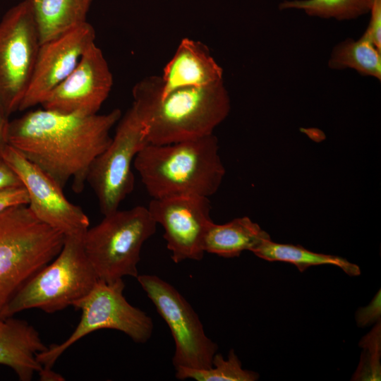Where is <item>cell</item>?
<instances>
[{
  "label": "cell",
  "mask_w": 381,
  "mask_h": 381,
  "mask_svg": "<svg viewBox=\"0 0 381 381\" xmlns=\"http://www.w3.org/2000/svg\"><path fill=\"white\" fill-rule=\"evenodd\" d=\"M121 117L119 109L87 116L43 108L29 111L9 122L8 143L61 188L73 180V190L80 193L92 163L109 145L110 131Z\"/></svg>",
  "instance_id": "1"
},
{
  "label": "cell",
  "mask_w": 381,
  "mask_h": 381,
  "mask_svg": "<svg viewBox=\"0 0 381 381\" xmlns=\"http://www.w3.org/2000/svg\"><path fill=\"white\" fill-rule=\"evenodd\" d=\"M160 76H149L133 88V106L142 119L148 143L169 144L204 138L229 115L231 100L221 80L161 94Z\"/></svg>",
  "instance_id": "2"
},
{
  "label": "cell",
  "mask_w": 381,
  "mask_h": 381,
  "mask_svg": "<svg viewBox=\"0 0 381 381\" xmlns=\"http://www.w3.org/2000/svg\"><path fill=\"white\" fill-rule=\"evenodd\" d=\"M133 167L152 198H210L217 192L226 174L214 134L169 144L148 143L137 154Z\"/></svg>",
  "instance_id": "3"
},
{
  "label": "cell",
  "mask_w": 381,
  "mask_h": 381,
  "mask_svg": "<svg viewBox=\"0 0 381 381\" xmlns=\"http://www.w3.org/2000/svg\"><path fill=\"white\" fill-rule=\"evenodd\" d=\"M64 235L39 220L28 205L0 213V318L16 293L60 252Z\"/></svg>",
  "instance_id": "4"
},
{
  "label": "cell",
  "mask_w": 381,
  "mask_h": 381,
  "mask_svg": "<svg viewBox=\"0 0 381 381\" xmlns=\"http://www.w3.org/2000/svg\"><path fill=\"white\" fill-rule=\"evenodd\" d=\"M123 279L113 282L98 280L92 289L73 307L81 311L80 320L71 336L59 344H52L37 355L42 366V380H59L61 376L52 367L71 346L92 332L111 329L128 335L133 341L143 344L153 332L152 318L130 304L123 296Z\"/></svg>",
  "instance_id": "5"
},
{
  "label": "cell",
  "mask_w": 381,
  "mask_h": 381,
  "mask_svg": "<svg viewBox=\"0 0 381 381\" xmlns=\"http://www.w3.org/2000/svg\"><path fill=\"white\" fill-rule=\"evenodd\" d=\"M83 235L65 236L56 257L12 298L5 318L31 308L48 313L60 311L73 306L92 289L99 279L85 253Z\"/></svg>",
  "instance_id": "6"
},
{
  "label": "cell",
  "mask_w": 381,
  "mask_h": 381,
  "mask_svg": "<svg viewBox=\"0 0 381 381\" xmlns=\"http://www.w3.org/2000/svg\"><path fill=\"white\" fill-rule=\"evenodd\" d=\"M156 228L143 206L118 209L88 228L83 236V248L98 279L113 282L126 276L136 278L142 247Z\"/></svg>",
  "instance_id": "7"
},
{
  "label": "cell",
  "mask_w": 381,
  "mask_h": 381,
  "mask_svg": "<svg viewBox=\"0 0 381 381\" xmlns=\"http://www.w3.org/2000/svg\"><path fill=\"white\" fill-rule=\"evenodd\" d=\"M146 127L131 107L121 116L108 147L93 161L87 176L104 215L119 209L133 191L132 166L137 154L148 144Z\"/></svg>",
  "instance_id": "8"
},
{
  "label": "cell",
  "mask_w": 381,
  "mask_h": 381,
  "mask_svg": "<svg viewBox=\"0 0 381 381\" xmlns=\"http://www.w3.org/2000/svg\"><path fill=\"white\" fill-rule=\"evenodd\" d=\"M41 45L28 0L10 8L0 22V100L10 116L18 111Z\"/></svg>",
  "instance_id": "9"
},
{
  "label": "cell",
  "mask_w": 381,
  "mask_h": 381,
  "mask_svg": "<svg viewBox=\"0 0 381 381\" xmlns=\"http://www.w3.org/2000/svg\"><path fill=\"white\" fill-rule=\"evenodd\" d=\"M169 327L175 344L174 368H208L218 346L210 339L190 304L169 283L153 274L136 277Z\"/></svg>",
  "instance_id": "10"
},
{
  "label": "cell",
  "mask_w": 381,
  "mask_h": 381,
  "mask_svg": "<svg viewBox=\"0 0 381 381\" xmlns=\"http://www.w3.org/2000/svg\"><path fill=\"white\" fill-rule=\"evenodd\" d=\"M1 156L19 177L28 195V206L39 220L64 236L85 234L90 225L88 217L66 199L63 188L51 177L10 145Z\"/></svg>",
  "instance_id": "11"
},
{
  "label": "cell",
  "mask_w": 381,
  "mask_h": 381,
  "mask_svg": "<svg viewBox=\"0 0 381 381\" xmlns=\"http://www.w3.org/2000/svg\"><path fill=\"white\" fill-rule=\"evenodd\" d=\"M147 209L156 224L163 227L167 248L175 263L203 258L204 238L212 222L209 198L175 195L152 198Z\"/></svg>",
  "instance_id": "12"
},
{
  "label": "cell",
  "mask_w": 381,
  "mask_h": 381,
  "mask_svg": "<svg viewBox=\"0 0 381 381\" xmlns=\"http://www.w3.org/2000/svg\"><path fill=\"white\" fill-rule=\"evenodd\" d=\"M113 76L95 43L85 52L73 71L40 104L43 109L83 116L97 114L108 97Z\"/></svg>",
  "instance_id": "13"
},
{
  "label": "cell",
  "mask_w": 381,
  "mask_h": 381,
  "mask_svg": "<svg viewBox=\"0 0 381 381\" xmlns=\"http://www.w3.org/2000/svg\"><path fill=\"white\" fill-rule=\"evenodd\" d=\"M95 40V30L87 22L41 44L30 82L18 111L40 104L73 71Z\"/></svg>",
  "instance_id": "14"
},
{
  "label": "cell",
  "mask_w": 381,
  "mask_h": 381,
  "mask_svg": "<svg viewBox=\"0 0 381 381\" xmlns=\"http://www.w3.org/2000/svg\"><path fill=\"white\" fill-rule=\"evenodd\" d=\"M162 81V95L174 90L210 85L223 80V69L200 42L183 38L167 64Z\"/></svg>",
  "instance_id": "15"
},
{
  "label": "cell",
  "mask_w": 381,
  "mask_h": 381,
  "mask_svg": "<svg viewBox=\"0 0 381 381\" xmlns=\"http://www.w3.org/2000/svg\"><path fill=\"white\" fill-rule=\"evenodd\" d=\"M37 329L25 320L0 318V364L11 368L21 381L42 371L37 355L46 350Z\"/></svg>",
  "instance_id": "16"
},
{
  "label": "cell",
  "mask_w": 381,
  "mask_h": 381,
  "mask_svg": "<svg viewBox=\"0 0 381 381\" xmlns=\"http://www.w3.org/2000/svg\"><path fill=\"white\" fill-rule=\"evenodd\" d=\"M270 238L269 234L248 217L235 218L222 224L212 221L204 238L203 249L205 253L234 258L245 250L252 252Z\"/></svg>",
  "instance_id": "17"
},
{
  "label": "cell",
  "mask_w": 381,
  "mask_h": 381,
  "mask_svg": "<svg viewBox=\"0 0 381 381\" xmlns=\"http://www.w3.org/2000/svg\"><path fill=\"white\" fill-rule=\"evenodd\" d=\"M28 1L42 44L87 23L92 0Z\"/></svg>",
  "instance_id": "18"
},
{
  "label": "cell",
  "mask_w": 381,
  "mask_h": 381,
  "mask_svg": "<svg viewBox=\"0 0 381 381\" xmlns=\"http://www.w3.org/2000/svg\"><path fill=\"white\" fill-rule=\"evenodd\" d=\"M252 253L267 261H281L294 264L301 272L310 266L331 265L339 267L349 276L355 277L361 274L360 267L345 258L315 253L300 245L276 243L271 238L263 241Z\"/></svg>",
  "instance_id": "19"
},
{
  "label": "cell",
  "mask_w": 381,
  "mask_h": 381,
  "mask_svg": "<svg viewBox=\"0 0 381 381\" xmlns=\"http://www.w3.org/2000/svg\"><path fill=\"white\" fill-rule=\"evenodd\" d=\"M328 66L334 70L351 68L380 80L381 50L363 35L356 40L347 38L334 47Z\"/></svg>",
  "instance_id": "20"
},
{
  "label": "cell",
  "mask_w": 381,
  "mask_h": 381,
  "mask_svg": "<svg viewBox=\"0 0 381 381\" xmlns=\"http://www.w3.org/2000/svg\"><path fill=\"white\" fill-rule=\"evenodd\" d=\"M374 0H284L279 10L296 9L308 16L337 20H353L369 13Z\"/></svg>",
  "instance_id": "21"
},
{
  "label": "cell",
  "mask_w": 381,
  "mask_h": 381,
  "mask_svg": "<svg viewBox=\"0 0 381 381\" xmlns=\"http://www.w3.org/2000/svg\"><path fill=\"white\" fill-rule=\"evenodd\" d=\"M176 377L179 380L193 379L197 381H255L258 380L256 372L243 369L241 362L233 349L225 360L221 353H216L212 365L208 368L177 367Z\"/></svg>",
  "instance_id": "22"
},
{
  "label": "cell",
  "mask_w": 381,
  "mask_h": 381,
  "mask_svg": "<svg viewBox=\"0 0 381 381\" xmlns=\"http://www.w3.org/2000/svg\"><path fill=\"white\" fill-rule=\"evenodd\" d=\"M360 346L365 351L353 380H380V321L361 340Z\"/></svg>",
  "instance_id": "23"
},
{
  "label": "cell",
  "mask_w": 381,
  "mask_h": 381,
  "mask_svg": "<svg viewBox=\"0 0 381 381\" xmlns=\"http://www.w3.org/2000/svg\"><path fill=\"white\" fill-rule=\"evenodd\" d=\"M381 290L379 289L370 303L358 309L355 314L356 324L360 327L371 325L380 321Z\"/></svg>",
  "instance_id": "24"
},
{
  "label": "cell",
  "mask_w": 381,
  "mask_h": 381,
  "mask_svg": "<svg viewBox=\"0 0 381 381\" xmlns=\"http://www.w3.org/2000/svg\"><path fill=\"white\" fill-rule=\"evenodd\" d=\"M370 18L363 36L381 50V0H374L370 10Z\"/></svg>",
  "instance_id": "25"
},
{
  "label": "cell",
  "mask_w": 381,
  "mask_h": 381,
  "mask_svg": "<svg viewBox=\"0 0 381 381\" xmlns=\"http://www.w3.org/2000/svg\"><path fill=\"white\" fill-rule=\"evenodd\" d=\"M29 198L23 186L0 190V213L18 205H28Z\"/></svg>",
  "instance_id": "26"
},
{
  "label": "cell",
  "mask_w": 381,
  "mask_h": 381,
  "mask_svg": "<svg viewBox=\"0 0 381 381\" xmlns=\"http://www.w3.org/2000/svg\"><path fill=\"white\" fill-rule=\"evenodd\" d=\"M23 186L19 177L9 164L0 156V190Z\"/></svg>",
  "instance_id": "27"
},
{
  "label": "cell",
  "mask_w": 381,
  "mask_h": 381,
  "mask_svg": "<svg viewBox=\"0 0 381 381\" xmlns=\"http://www.w3.org/2000/svg\"><path fill=\"white\" fill-rule=\"evenodd\" d=\"M0 100V156L8 143V130L10 121Z\"/></svg>",
  "instance_id": "28"
}]
</instances>
